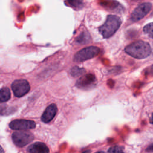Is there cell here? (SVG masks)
I'll use <instances>...</instances> for the list:
<instances>
[{
	"label": "cell",
	"instance_id": "1",
	"mask_svg": "<svg viewBox=\"0 0 153 153\" xmlns=\"http://www.w3.org/2000/svg\"><path fill=\"white\" fill-rule=\"evenodd\" d=\"M125 51L128 55L138 59H145L151 53L149 44L143 41H135L125 48Z\"/></svg>",
	"mask_w": 153,
	"mask_h": 153
},
{
	"label": "cell",
	"instance_id": "2",
	"mask_svg": "<svg viewBox=\"0 0 153 153\" xmlns=\"http://www.w3.org/2000/svg\"><path fill=\"white\" fill-rule=\"evenodd\" d=\"M121 24V20L119 17L109 15L107 17L103 25L99 27V32L103 38H108L117 32Z\"/></svg>",
	"mask_w": 153,
	"mask_h": 153
},
{
	"label": "cell",
	"instance_id": "3",
	"mask_svg": "<svg viewBox=\"0 0 153 153\" xmlns=\"http://www.w3.org/2000/svg\"><path fill=\"white\" fill-rule=\"evenodd\" d=\"M100 53V48L95 46H90L84 48L78 51L74 56V61L81 62L92 59Z\"/></svg>",
	"mask_w": 153,
	"mask_h": 153
},
{
	"label": "cell",
	"instance_id": "4",
	"mask_svg": "<svg viewBox=\"0 0 153 153\" xmlns=\"http://www.w3.org/2000/svg\"><path fill=\"white\" fill-rule=\"evenodd\" d=\"M33 135L27 131H16L12 134L13 142L19 147H23L30 143L33 140Z\"/></svg>",
	"mask_w": 153,
	"mask_h": 153
},
{
	"label": "cell",
	"instance_id": "5",
	"mask_svg": "<svg viewBox=\"0 0 153 153\" xmlns=\"http://www.w3.org/2000/svg\"><path fill=\"white\" fill-rule=\"evenodd\" d=\"M11 88L16 97H22L30 90V85L25 79L15 80L11 84Z\"/></svg>",
	"mask_w": 153,
	"mask_h": 153
},
{
	"label": "cell",
	"instance_id": "6",
	"mask_svg": "<svg viewBox=\"0 0 153 153\" xmlns=\"http://www.w3.org/2000/svg\"><path fill=\"white\" fill-rule=\"evenodd\" d=\"M151 4L149 2H143L139 5L132 12L130 19L133 22H137L143 19L150 11Z\"/></svg>",
	"mask_w": 153,
	"mask_h": 153
},
{
	"label": "cell",
	"instance_id": "7",
	"mask_svg": "<svg viewBox=\"0 0 153 153\" xmlns=\"http://www.w3.org/2000/svg\"><path fill=\"white\" fill-rule=\"evenodd\" d=\"M9 127L12 130H27L35 128L36 124L33 121L31 120L16 119L10 123Z\"/></svg>",
	"mask_w": 153,
	"mask_h": 153
},
{
	"label": "cell",
	"instance_id": "8",
	"mask_svg": "<svg viewBox=\"0 0 153 153\" xmlns=\"http://www.w3.org/2000/svg\"><path fill=\"white\" fill-rule=\"evenodd\" d=\"M96 84V76L93 74H87L81 76L76 83V85L80 89L88 90L94 87Z\"/></svg>",
	"mask_w": 153,
	"mask_h": 153
},
{
	"label": "cell",
	"instance_id": "9",
	"mask_svg": "<svg viewBox=\"0 0 153 153\" xmlns=\"http://www.w3.org/2000/svg\"><path fill=\"white\" fill-rule=\"evenodd\" d=\"M57 111V108L55 104L50 105L44 111L42 116L41 120L45 123L50 122L55 117Z\"/></svg>",
	"mask_w": 153,
	"mask_h": 153
},
{
	"label": "cell",
	"instance_id": "10",
	"mask_svg": "<svg viewBox=\"0 0 153 153\" xmlns=\"http://www.w3.org/2000/svg\"><path fill=\"white\" fill-rule=\"evenodd\" d=\"M27 151L30 153H47L49 149L44 143L38 142L29 146Z\"/></svg>",
	"mask_w": 153,
	"mask_h": 153
},
{
	"label": "cell",
	"instance_id": "11",
	"mask_svg": "<svg viewBox=\"0 0 153 153\" xmlns=\"http://www.w3.org/2000/svg\"><path fill=\"white\" fill-rule=\"evenodd\" d=\"M102 5H103L106 8H108L109 10L114 11H121L124 10V8L121 5V4H120L118 2L114 0L106 1L103 2Z\"/></svg>",
	"mask_w": 153,
	"mask_h": 153
},
{
	"label": "cell",
	"instance_id": "12",
	"mask_svg": "<svg viewBox=\"0 0 153 153\" xmlns=\"http://www.w3.org/2000/svg\"><path fill=\"white\" fill-rule=\"evenodd\" d=\"M11 97V93L10 89L7 87H3L1 89L0 100L1 102H5L8 101Z\"/></svg>",
	"mask_w": 153,
	"mask_h": 153
},
{
	"label": "cell",
	"instance_id": "13",
	"mask_svg": "<svg viewBox=\"0 0 153 153\" xmlns=\"http://www.w3.org/2000/svg\"><path fill=\"white\" fill-rule=\"evenodd\" d=\"M90 40V36L88 33L86 31L82 32L81 34L76 38V41L78 44H87Z\"/></svg>",
	"mask_w": 153,
	"mask_h": 153
},
{
	"label": "cell",
	"instance_id": "14",
	"mask_svg": "<svg viewBox=\"0 0 153 153\" xmlns=\"http://www.w3.org/2000/svg\"><path fill=\"white\" fill-rule=\"evenodd\" d=\"M66 4L75 10H79L82 8L83 0H66Z\"/></svg>",
	"mask_w": 153,
	"mask_h": 153
},
{
	"label": "cell",
	"instance_id": "15",
	"mask_svg": "<svg viewBox=\"0 0 153 153\" xmlns=\"http://www.w3.org/2000/svg\"><path fill=\"white\" fill-rule=\"evenodd\" d=\"M85 72L84 69L79 68L78 66H74L70 71L71 75L74 77H76L82 75Z\"/></svg>",
	"mask_w": 153,
	"mask_h": 153
},
{
	"label": "cell",
	"instance_id": "16",
	"mask_svg": "<svg viewBox=\"0 0 153 153\" xmlns=\"http://www.w3.org/2000/svg\"><path fill=\"white\" fill-rule=\"evenodd\" d=\"M143 32L148 36L153 38V22L146 25L143 27Z\"/></svg>",
	"mask_w": 153,
	"mask_h": 153
},
{
	"label": "cell",
	"instance_id": "17",
	"mask_svg": "<svg viewBox=\"0 0 153 153\" xmlns=\"http://www.w3.org/2000/svg\"><path fill=\"white\" fill-rule=\"evenodd\" d=\"M108 152H123V148L120 146H114L109 148Z\"/></svg>",
	"mask_w": 153,
	"mask_h": 153
},
{
	"label": "cell",
	"instance_id": "18",
	"mask_svg": "<svg viewBox=\"0 0 153 153\" xmlns=\"http://www.w3.org/2000/svg\"><path fill=\"white\" fill-rule=\"evenodd\" d=\"M147 151H149V152H153V144L149 146L146 149Z\"/></svg>",
	"mask_w": 153,
	"mask_h": 153
},
{
	"label": "cell",
	"instance_id": "19",
	"mask_svg": "<svg viewBox=\"0 0 153 153\" xmlns=\"http://www.w3.org/2000/svg\"><path fill=\"white\" fill-rule=\"evenodd\" d=\"M149 121H150V123H151V124H153V113L152 114V115H151V118H150V120H149Z\"/></svg>",
	"mask_w": 153,
	"mask_h": 153
},
{
	"label": "cell",
	"instance_id": "20",
	"mask_svg": "<svg viewBox=\"0 0 153 153\" xmlns=\"http://www.w3.org/2000/svg\"><path fill=\"white\" fill-rule=\"evenodd\" d=\"M151 72L152 75H153V65H152V66L151 68Z\"/></svg>",
	"mask_w": 153,
	"mask_h": 153
}]
</instances>
